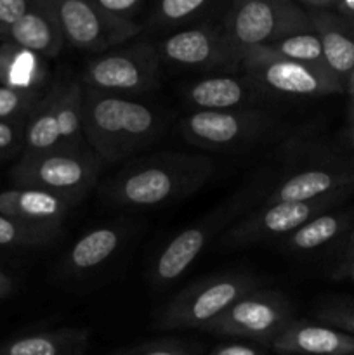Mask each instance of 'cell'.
<instances>
[{
	"mask_svg": "<svg viewBox=\"0 0 354 355\" xmlns=\"http://www.w3.org/2000/svg\"><path fill=\"white\" fill-rule=\"evenodd\" d=\"M215 172L214 159L200 153L163 151L142 156L115 172L99 187L106 205L151 210L193 196Z\"/></svg>",
	"mask_w": 354,
	"mask_h": 355,
	"instance_id": "cell-1",
	"label": "cell"
},
{
	"mask_svg": "<svg viewBox=\"0 0 354 355\" xmlns=\"http://www.w3.org/2000/svg\"><path fill=\"white\" fill-rule=\"evenodd\" d=\"M162 113L134 97L87 89L83 92V137L101 165H113L158 141Z\"/></svg>",
	"mask_w": 354,
	"mask_h": 355,
	"instance_id": "cell-2",
	"label": "cell"
},
{
	"mask_svg": "<svg viewBox=\"0 0 354 355\" xmlns=\"http://www.w3.org/2000/svg\"><path fill=\"white\" fill-rule=\"evenodd\" d=\"M269 182L271 177H267L266 172L259 173L194 224L174 234L153 260L149 267V283L155 288H167L180 279L217 236L224 234L235 222L262 203Z\"/></svg>",
	"mask_w": 354,
	"mask_h": 355,
	"instance_id": "cell-3",
	"label": "cell"
},
{
	"mask_svg": "<svg viewBox=\"0 0 354 355\" xmlns=\"http://www.w3.org/2000/svg\"><path fill=\"white\" fill-rule=\"evenodd\" d=\"M101 168L103 165L89 144H82L23 153L10 170V180L14 187L47 191L76 207L97 186Z\"/></svg>",
	"mask_w": 354,
	"mask_h": 355,
	"instance_id": "cell-4",
	"label": "cell"
},
{
	"mask_svg": "<svg viewBox=\"0 0 354 355\" xmlns=\"http://www.w3.org/2000/svg\"><path fill=\"white\" fill-rule=\"evenodd\" d=\"M222 26L239 62L250 49L312 30L311 17L295 0H238L224 14Z\"/></svg>",
	"mask_w": 354,
	"mask_h": 355,
	"instance_id": "cell-5",
	"label": "cell"
},
{
	"mask_svg": "<svg viewBox=\"0 0 354 355\" xmlns=\"http://www.w3.org/2000/svg\"><path fill=\"white\" fill-rule=\"evenodd\" d=\"M354 187V166L321 148L295 153L278 175L260 205L295 203L323 198Z\"/></svg>",
	"mask_w": 354,
	"mask_h": 355,
	"instance_id": "cell-6",
	"label": "cell"
},
{
	"mask_svg": "<svg viewBox=\"0 0 354 355\" xmlns=\"http://www.w3.org/2000/svg\"><path fill=\"white\" fill-rule=\"evenodd\" d=\"M253 290H257V281L250 274L222 272L207 276L177 293L162 309L156 326L163 331L203 329Z\"/></svg>",
	"mask_w": 354,
	"mask_h": 355,
	"instance_id": "cell-7",
	"label": "cell"
},
{
	"mask_svg": "<svg viewBox=\"0 0 354 355\" xmlns=\"http://www.w3.org/2000/svg\"><path fill=\"white\" fill-rule=\"evenodd\" d=\"M243 76L255 87L260 96L280 99H318L346 92L344 83L328 66L301 64L273 58L260 47L243 55Z\"/></svg>",
	"mask_w": 354,
	"mask_h": 355,
	"instance_id": "cell-8",
	"label": "cell"
},
{
	"mask_svg": "<svg viewBox=\"0 0 354 355\" xmlns=\"http://www.w3.org/2000/svg\"><path fill=\"white\" fill-rule=\"evenodd\" d=\"M353 193L354 187L309 201L259 205L255 210L235 222L221 236L219 246L228 250H239L255 245L271 246L278 239L292 234L298 227L307 224L311 218L333 208H339Z\"/></svg>",
	"mask_w": 354,
	"mask_h": 355,
	"instance_id": "cell-9",
	"label": "cell"
},
{
	"mask_svg": "<svg viewBox=\"0 0 354 355\" xmlns=\"http://www.w3.org/2000/svg\"><path fill=\"white\" fill-rule=\"evenodd\" d=\"M160 62L158 47L139 40L90 58L83 68L82 83L99 92L135 97L158 87Z\"/></svg>",
	"mask_w": 354,
	"mask_h": 355,
	"instance_id": "cell-10",
	"label": "cell"
},
{
	"mask_svg": "<svg viewBox=\"0 0 354 355\" xmlns=\"http://www.w3.org/2000/svg\"><path fill=\"white\" fill-rule=\"evenodd\" d=\"M278 121L260 107L191 111L179 125L183 137L205 151H239L269 137Z\"/></svg>",
	"mask_w": 354,
	"mask_h": 355,
	"instance_id": "cell-11",
	"label": "cell"
},
{
	"mask_svg": "<svg viewBox=\"0 0 354 355\" xmlns=\"http://www.w3.org/2000/svg\"><path fill=\"white\" fill-rule=\"evenodd\" d=\"M290 300L278 291L253 290L239 298L201 331L217 336L248 338L271 347L278 335L294 321Z\"/></svg>",
	"mask_w": 354,
	"mask_h": 355,
	"instance_id": "cell-12",
	"label": "cell"
},
{
	"mask_svg": "<svg viewBox=\"0 0 354 355\" xmlns=\"http://www.w3.org/2000/svg\"><path fill=\"white\" fill-rule=\"evenodd\" d=\"M54 9L65 42L80 51H113L142 31V24L111 17L94 0H54Z\"/></svg>",
	"mask_w": 354,
	"mask_h": 355,
	"instance_id": "cell-13",
	"label": "cell"
},
{
	"mask_svg": "<svg viewBox=\"0 0 354 355\" xmlns=\"http://www.w3.org/2000/svg\"><path fill=\"white\" fill-rule=\"evenodd\" d=\"M156 47L162 61L180 69L208 73L242 68L222 23L194 24L162 38Z\"/></svg>",
	"mask_w": 354,
	"mask_h": 355,
	"instance_id": "cell-14",
	"label": "cell"
},
{
	"mask_svg": "<svg viewBox=\"0 0 354 355\" xmlns=\"http://www.w3.org/2000/svg\"><path fill=\"white\" fill-rule=\"evenodd\" d=\"M73 208L75 205L47 191L10 187L0 193V214L33 227L62 231Z\"/></svg>",
	"mask_w": 354,
	"mask_h": 355,
	"instance_id": "cell-15",
	"label": "cell"
},
{
	"mask_svg": "<svg viewBox=\"0 0 354 355\" xmlns=\"http://www.w3.org/2000/svg\"><path fill=\"white\" fill-rule=\"evenodd\" d=\"M271 349L280 355H354V336L323 322L294 319Z\"/></svg>",
	"mask_w": 354,
	"mask_h": 355,
	"instance_id": "cell-16",
	"label": "cell"
},
{
	"mask_svg": "<svg viewBox=\"0 0 354 355\" xmlns=\"http://www.w3.org/2000/svg\"><path fill=\"white\" fill-rule=\"evenodd\" d=\"M42 59L58 58L65 47L61 24L54 9V0H35L30 12L7 28V40Z\"/></svg>",
	"mask_w": 354,
	"mask_h": 355,
	"instance_id": "cell-17",
	"label": "cell"
},
{
	"mask_svg": "<svg viewBox=\"0 0 354 355\" xmlns=\"http://www.w3.org/2000/svg\"><path fill=\"white\" fill-rule=\"evenodd\" d=\"M127 232L118 224H103L80 236L68 248L61 262L66 276L85 277L106 266L124 245Z\"/></svg>",
	"mask_w": 354,
	"mask_h": 355,
	"instance_id": "cell-18",
	"label": "cell"
},
{
	"mask_svg": "<svg viewBox=\"0 0 354 355\" xmlns=\"http://www.w3.org/2000/svg\"><path fill=\"white\" fill-rule=\"evenodd\" d=\"M184 101L194 111H229L255 107L260 94L245 76L217 75L189 83L183 92Z\"/></svg>",
	"mask_w": 354,
	"mask_h": 355,
	"instance_id": "cell-19",
	"label": "cell"
},
{
	"mask_svg": "<svg viewBox=\"0 0 354 355\" xmlns=\"http://www.w3.org/2000/svg\"><path fill=\"white\" fill-rule=\"evenodd\" d=\"M354 227V210L333 208L318 217L311 218L307 224L298 227L292 234L273 243V248L290 257L314 255L328 248L337 239L349 236Z\"/></svg>",
	"mask_w": 354,
	"mask_h": 355,
	"instance_id": "cell-20",
	"label": "cell"
},
{
	"mask_svg": "<svg viewBox=\"0 0 354 355\" xmlns=\"http://www.w3.org/2000/svg\"><path fill=\"white\" fill-rule=\"evenodd\" d=\"M309 17L321 40L326 66L346 87L354 71V19L335 12H316Z\"/></svg>",
	"mask_w": 354,
	"mask_h": 355,
	"instance_id": "cell-21",
	"label": "cell"
},
{
	"mask_svg": "<svg viewBox=\"0 0 354 355\" xmlns=\"http://www.w3.org/2000/svg\"><path fill=\"white\" fill-rule=\"evenodd\" d=\"M45 80V59L12 42L0 44V87L19 92L42 94Z\"/></svg>",
	"mask_w": 354,
	"mask_h": 355,
	"instance_id": "cell-22",
	"label": "cell"
},
{
	"mask_svg": "<svg viewBox=\"0 0 354 355\" xmlns=\"http://www.w3.org/2000/svg\"><path fill=\"white\" fill-rule=\"evenodd\" d=\"M90 333L80 328L33 333L0 347V355H85Z\"/></svg>",
	"mask_w": 354,
	"mask_h": 355,
	"instance_id": "cell-23",
	"label": "cell"
},
{
	"mask_svg": "<svg viewBox=\"0 0 354 355\" xmlns=\"http://www.w3.org/2000/svg\"><path fill=\"white\" fill-rule=\"evenodd\" d=\"M58 99L59 85L56 82L47 92L42 94L37 106L28 114L24 125L23 153H44L62 148L58 125Z\"/></svg>",
	"mask_w": 354,
	"mask_h": 355,
	"instance_id": "cell-24",
	"label": "cell"
},
{
	"mask_svg": "<svg viewBox=\"0 0 354 355\" xmlns=\"http://www.w3.org/2000/svg\"><path fill=\"white\" fill-rule=\"evenodd\" d=\"M58 125L62 148L87 144L83 137V87L82 80L58 82Z\"/></svg>",
	"mask_w": 354,
	"mask_h": 355,
	"instance_id": "cell-25",
	"label": "cell"
},
{
	"mask_svg": "<svg viewBox=\"0 0 354 355\" xmlns=\"http://www.w3.org/2000/svg\"><path fill=\"white\" fill-rule=\"evenodd\" d=\"M214 7L212 0H160L148 16L151 30H174L172 33L194 26Z\"/></svg>",
	"mask_w": 354,
	"mask_h": 355,
	"instance_id": "cell-26",
	"label": "cell"
},
{
	"mask_svg": "<svg viewBox=\"0 0 354 355\" xmlns=\"http://www.w3.org/2000/svg\"><path fill=\"white\" fill-rule=\"evenodd\" d=\"M260 49L273 55V58L285 59V61L312 66H326L321 40H319L314 30L288 35V37Z\"/></svg>",
	"mask_w": 354,
	"mask_h": 355,
	"instance_id": "cell-27",
	"label": "cell"
},
{
	"mask_svg": "<svg viewBox=\"0 0 354 355\" xmlns=\"http://www.w3.org/2000/svg\"><path fill=\"white\" fill-rule=\"evenodd\" d=\"M61 236L62 231L33 227L0 214V248H42Z\"/></svg>",
	"mask_w": 354,
	"mask_h": 355,
	"instance_id": "cell-28",
	"label": "cell"
},
{
	"mask_svg": "<svg viewBox=\"0 0 354 355\" xmlns=\"http://www.w3.org/2000/svg\"><path fill=\"white\" fill-rule=\"evenodd\" d=\"M42 94L19 92L0 87V120H26L40 101Z\"/></svg>",
	"mask_w": 354,
	"mask_h": 355,
	"instance_id": "cell-29",
	"label": "cell"
},
{
	"mask_svg": "<svg viewBox=\"0 0 354 355\" xmlns=\"http://www.w3.org/2000/svg\"><path fill=\"white\" fill-rule=\"evenodd\" d=\"M316 318L323 324L332 326V328L354 336V305L344 304V302H332V304H326L321 309H318Z\"/></svg>",
	"mask_w": 354,
	"mask_h": 355,
	"instance_id": "cell-30",
	"label": "cell"
},
{
	"mask_svg": "<svg viewBox=\"0 0 354 355\" xmlns=\"http://www.w3.org/2000/svg\"><path fill=\"white\" fill-rule=\"evenodd\" d=\"M26 120H0V158L12 153H23Z\"/></svg>",
	"mask_w": 354,
	"mask_h": 355,
	"instance_id": "cell-31",
	"label": "cell"
},
{
	"mask_svg": "<svg viewBox=\"0 0 354 355\" xmlns=\"http://www.w3.org/2000/svg\"><path fill=\"white\" fill-rule=\"evenodd\" d=\"M103 12L120 21L135 23V17L144 9V0H94Z\"/></svg>",
	"mask_w": 354,
	"mask_h": 355,
	"instance_id": "cell-32",
	"label": "cell"
},
{
	"mask_svg": "<svg viewBox=\"0 0 354 355\" xmlns=\"http://www.w3.org/2000/svg\"><path fill=\"white\" fill-rule=\"evenodd\" d=\"M120 355H196V352L193 345L177 342V340H158V342L146 343Z\"/></svg>",
	"mask_w": 354,
	"mask_h": 355,
	"instance_id": "cell-33",
	"label": "cell"
},
{
	"mask_svg": "<svg viewBox=\"0 0 354 355\" xmlns=\"http://www.w3.org/2000/svg\"><path fill=\"white\" fill-rule=\"evenodd\" d=\"M35 0H0V24L6 28L14 26L19 19H23Z\"/></svg>",
	"mask_w": 354,
	"mask_h": 355,
	"instance_id": "cell-34",
	"label": "cell"
},
{
	"mask_svg": "<svg viewBox=\"0 0 354 355\" xmlns=\"http://www.w3.org/2000/svg\"><path fill=\"white\" fill-rule=\"evenodd\" d=\"M208 355H266L260 352L259 349L250 345H243V343H222L217 345Z\"/></svg>",
	"mask_w": 354,
	"mask_h": 355,
	"instance_id": "cell-35",
	"label": "cell"
},
{
	"mask_svg": "<svg viewBox=\"0 0 354 355\" xmlns=\"http://www.w3.org/2000/svg\"><path fill=\"white\" fill-rule=\"evenodd\" d=\"M333 12L347 19H354V0H337Z\"/></svg>",
	"mask_w": 354,
	"mask_h": 355,
	"instance_id": "cell-36",
	"label": "cell"
},
{
	"mask_svg": "<svg viewBox=\"0 0 354 355\" xmlns=\"http://www.w3.org/2000/svg\"><path fill=\"white\" fill-rule=\"evenodd\" d=\"M351 260H354V227H353V231L349 232V236H347L346 245H344L342 263H340V267L346 266V263L351 262Z\"/></svg>",
	"mask_w": 354,
	"mask_h": 355,
	"instance_id": "cell-37",
	"label": "cell"
},
{
	"mask_svg": "<svg viewBox=\"0 0 354 355\" xmlns=\"http://www.w3.org/2000/svg\"><path fill=\"white\" fill-rule=\"evenodd\" d=\"M346 92L349 96V123L354 121V71L346 83Z\"/></svg>",
	"mask_w": 354,
	"mask_h": 355,
	"instance_id": "cell-38",
	"label": "cell"
},
{
	"mask_svg": "<svg viewBox=\"0 0 354 355\" xmlns=\"http://www.w3.org/2000/svg\"><path fill=\"white\" fill-rule=\"evenodd\" d=\"M10 291H12V281H10V277L7 274H3L0 270V300L6 298L7 295H10Z\"/></svg>",
	"mask_w": 354,
	"mask_h": 355,
	"instance_id": "cell-39",
	"label": "cell"
},
{
	"mask_svg": "<svg viewBox=\"0 0 354 355\" xmlns=\"http://www.w3.org/2000/svg\"><path fill=\"white\" fill-rule=\"evenodd\" d=\"M347 142H349L354 151V121H351L349 128H347Z\"/></svg>",
	"mask_w": 354,
	"mask_h": 355,
	"instance_id": "cell-40",
	"label": "cell"
},
{
	"mask_svg": "<svg viewBox=\"0 0 354 355\" xmlns=\"http://www.w3.org/2000/svg\"><path fill=\"white\" fill-rule=\"evenodd\" d=\"M6 40H7V28L0 24V44H2V42H6Z\"/></svg>",
	"mask_w": 354,
	"mask_h": 355,
	"instance_id": "cell-41",
	"label": "cell"
}]
</instances>
